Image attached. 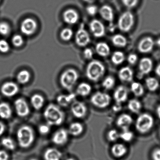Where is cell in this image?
I'll list each match as a JSON object with an SVG mask.
<instances>
[{
	"mask_svg": "<svg viewBox=\"0 0 160 160\" xmlns=\"http://www.w3.org/2000/svg\"><path fill=\"white\" fill-rule=\"evenodd\" d=\"M44 117L50 126H58L63 122L65 118L64 112L56 105L50 104L45 109Z\"/></svg>",
	"mask_w": 160,
	"mask_h": 160,
	"instance_id": "6da1fadb",
	"label": "cell"
},
{
	"mask_svg": "<svg viewBox=\"0 0 160 160\" xmlns=\"http://www.w3.org/2000/svg\"><path fill=\"white\" fill-rule=\"evenodd\" d=\"M17 138L19 147L28 148L33 144L35 139L34 131L29 125H23L18 130Z\"/></svg>",
	"mask_w": 160,
	"mask_h": 160,
	"instance_id": "7a4b0ae2",
	"label": "cell"
},
{
	"mask_svg": "<svg viewBox=\"0 0 160 160\" xmlns=\"http://www.w3.org/2000/svg\"><path fill=\"white\" fill-rule=\"evenodd\" d=\"M105 68L101 62L92 61L87 66L86 76L88 79L94 82L98 81L104 74Z\"/></svg>",
	"mask_w": 160,
	"mask_h": 160,
	"instance_id": "3957f363",
	"label": "cell"
},
{
	"mask_svg": "<svg viewBox=\"0 0 160 160\" xmlns=\"http://www.w3.org/2000/svg\"><path fill=\"white\" fill-rule=\"evenodd\" d=\"M154 124L153 117L148 113L139 115L135 122V128L140 133L144 134L150 131Z\"/></svg>",
	"mask_w": 160,
	"mask_h": 160,
	"instance_id": "277c9868",
	"label": "cell"
},
{
	"mask_svg": "<svg viewBox=\"0 0 160 160\" xmlns=\"http://www.w3.org/2000/svg\"><path fill=\"white\" fill-rule=\"evenodd\" d=\"M78 78V73L75 69H67L61 75L60 82L63 88L71 91L75 85Z\"/></svg>",
	"mask_w": 160,
	"mask_h": 160,
	"instance_id": "5b68a950",
	"label": "cell"
},
{
	"mask_svg": "<svg viewBox=\"0 0 160 160\" xmlns=\"http://www.w3.org/2000/svg\"><path fill=\"white\" fill-rule=\"evenodd\" d=\"M92 104L99 108H105L110 104L111 97L109 94L102 92H97L91 98Z\"/></svg>",
	"mask_w": 160,
	"mask_h": 160,
	"instance_id": "8992f818",
	"label": "cell"
},
{
	"mask_svg": "<svg viewBox=\"0 0 160 160\" xmlns=\"http://www.w3.org/2000/svg\"><path fill=\"white\" fill-rule=\"evenodd\" d=\"M134 23L133 15L129 11L123 12L118 20V27L120 30L128 32L132 28Z\"/></svg>",
	"mask_w": 160,
	"mask_h": 160,
	"instance_id": "52a82bcc",
	"label": "cell"
},
{
	"mask_svg": "<svg viewBox=\"0 0 160 160\" xmlns=\"http://www.w3.org/2000/svg\"><path fill=\"white\" fill-rule=\"evenodd\" d=\"M37 22L32 18H27L24 19L20 26V31L24 35L31 36L33 35L37 30Z\"/></svg>",
	"mask_w": 160,
	"mask_h": 160,
	"instance_id": "ba28073f",
	"label": "cell"
},
{
	"mask_svg": "<svg viewBox=\"0 0 160 160\" xmlns=\"http://www.w3.org/2000/svg\"><path fill=\"white\" fill-rule=\"evenodd\" d=\"M14 107L18 116L21 118L28 116L30 112L28 104L23 98L17 99L14 102Z\"/></svg>",
	"mask_w": 160,
	"mask_h": 160,
	"instance_id": "9c48e42d",
	"label": "cell"
},
{
	"mask_svg": "<svg viewBox=\"0 0 160 160\" xmlns=\"http://www.w3.org/2000/svg\"><path fill=\"white\" fill-rule=\"evenodd\" d=\"M90 41L89 34L84 28L81 26L76 33V43L78 46L84 47L89 43Z\"/></svg>",
	"mask_w": 160,
	"mask_h": 160,
	"instance_id": "30bf717a",
	"label": "cell"
},
{
	"mask_svg": "<svg viewBox=\"0 0 160 160\" xmlns=\"http://www.w3.org/2000/svg\"><path fill=\"white\" fill-rule=\"evenodd\" d=\"M71 109L73 115L78 118H84L88 111L85 104L78 101H74L72 103Z\"/></svg>",
	"mask_w": 160,
	"mask_h": 160,
	"instance_id": "8fae6325",
	"label": "cell"
},
{
	"mask_svg": "<svg viewBox=\"0 0 160 160\" xmlns=\"http://www.w3.org/2000/svg\"><path fill=\"white\" fill-rule=\"evenodd\" d=\"M90 29L96 38H101L105 34V28L103 23L98 19H93L89 24Z\"/></svg>",
	"mask_w": 160,
	"mask_h": 160,
	"instance_id": "7c38bea8",
	"label": "cell"
},
{
	"mask_svg": "<svg viewBox=\"0 0 160 160\" xmlns=\"http://www.w3.org/2000/svg\"><path fill=\"white\" fill-rule=\"evenodd\" d=\"M19 88L17 84L13 82H6L2 86L1 92L5 97H12L16 95Z\"/></svg>",
	"mask_w": 160,
	"mask_h": 160,
	"instance_id": "4fadbf2b",
	"label": "cell"
},
{
	"mask_svg": "<svg viewBox=\"0 0 160 160\" xmlns=\"http://www.w3.org/2000/svg\"><path fill=\"white\" fill-rule=\"evenodd\" d=\"M69 134L68 131L65 129H59L53 134L52 138V142L58 146H62L68 141Z\"/></svg>",
	"mask_w": 160,
	"mask_h": 160,
	"instance_id": "5bb4252c",
	"label": "cell"
},
{
	"mask_svg": "<svg viewBox=\"0 0 160 160\" xmlns=\"http://www.w3.org/2000/svg\"><path fill=\"white\" fill-rule=\"evenodd\" d=\"M154 45V41L151 37H145L138 43V49L140 53H149L153 49Z\"/></svg>",
	"mask_w": 160,
	"mask_h": 160,
	"instance_id": "9a60e30c",
	"label": "cell"
},
{
	"mask_svg": "<svg viewBox=\"0 0 160 160\" xmlns=\"http://www.w3.org/2000/svg\"><path fill=\"white\" fill-rule=\"evenodd\" d=\"M62 18L65 23L69 25H74L79 19V15L76 10L69 9L63 12Z\"/></svg>",
	"mask_w": 160,
	"mask_h": 160,
	"instance_id": "2e32d148",
	"label": "cell"
},
{
	"mask_svg": "<svg viewBox=\"0 0 160 160\" xmlns=\"http://www.w3.org/2000/svg\"><path fill=\"white\" fill-rule=\"evenodd\" d=\"M133 122V119L130 115L127 114L121 115L117 119L116 124L118 127L122 130H129V127Z\"/></svg>",
	"mask_w": 160,
	"mask_h": 160,
	"instance_id": "e0dca14e",
	"label": "cell"
},
{
	"mask_svg": "<svg viewBox=\"0 0 160 160\" xmlns=\"http://www.w3.org/2000/svg\"><path fill=\"white\" fill-rule=\"evenodd\" d=\"M116 102L121 104L124 102L128 98V91L127 89L122 86L118 87L113 94Z\"/></svg>",
	"mask_w": 160,
	"mask_h": 160,
	"instance_id": "ac0fdd59",
	"label": "cell"
},
{
	"mask_svg": "<svg viewBox=\"0 0 160 160\" xmlns=\"http://www.w3.org/2000/svg\"><path fill=\"white\" fill-rule=\"evenodd\" d=\"M153 66L152 61L150 58H144L139 62V70L143 74H148L151 72Z\"/></svg>",
	"mask_w": 160,
	"mask_h": 160,
	"instance_id": "d6986e66",
	"label": "cell"
},
{
	"mask_svg": "<svg viewBox=\"0 0 160 160\" xmlns=\"http://www.w3.org/2000/svg\"><path fill=\"white\" fill-rule=\"evenodd\" d=\"M62 156L60 151L55 148H49L45 151L43 158L44 160H60Z\"/></svg>",
	"mask_w": 160,
	"mask_h": 160,
	"instance_id": "ffe728a7",
	"label": "cell"
},
{
	"mask_svg": "<svg viewBox=\"0 0 160 160\" xmlns=\"http://www.w3.org/2000/svg\"><path fill=\"white\" fill-rule=\"evenodd\" d=\"M111 152L112 155L116 158H121L127 153V148L124 144L117 143L111 147Z\"/></svg>",
	"mask_w": 160,
	"mask_h": 160,
	"instance_id": "44dd1931",
	"label": "cell"
},
{
	"mask_svg": "<svg viewBox=\"0 0 160 160\" xmlns=\"http://www.w3.org/2000/svg\"><path fill=\"white\" fill-rule=\"evenodd\" d=\"M75 98L76 94L75 93L61 94L57 97V102L60 106L66 107L72 103Z\"/></svg>",
	"mask_w": 160,
	"mask_h": 160,
	"instance_id": "7402d4cb",
	"label": "cell"
},
{
	"mask_svg": "<svg viewBox=\"0 0 160 160\" xmlns=\"http://www.w3.org/2000/svg\"><path fill=\"white\" fill-rule=\"evenodd\" d=\"M100 15L103 19L108 22H112L114 19L113 9L109 5H103L99 10Z\"/></svg>",
	"mask_w": 160,
	"mask_h": 160,
	"instance_id": "603a6c76",
	"label": "cell"
},
{
	"mask_svg": "<svg viewBox=\"0 0 160 160\" xmlns=\"http://www.w3.org/2000/svg\"><path fill=\"white\" fill-rule=\"evenodd\" d=\"M119 78L123 82H130L133 78V72L129 67H124L120 70L118 72Z\"/></svg>",
	"mask_w": 160,
	"mask_h": 160,
	"instance_id": "cb8c5ba5",
	"label": "cell"
},
{
	"mask_svg": "<svg viewBox=\"0 0 160 160\" xmlns=\"http://www.w3.org/2000/svg\"><path fill=\"white\" fill-rule=\"evenodd\" d=\"M12 111L8 103H0V118L3 119H9L12 117Z\"/></svg>",
	"mask_w": 160,
	"mask_h": 160,
	"instance_id": "d4e9b609",
	"label": "cell"
},
{
	"mask_svg": "<svg viewBox=\"0 0 160 160\" xmlns=\"http://www.w3.org/2000/svg\"><path fill=\"white\" fill-rule=\"evenodd\" d=\"M95 50L99 56L107 57L110 53V48L108 44L103 42L98 43L95 47Z\"/></svg>",
	"mask_w": 160,
	"mask_h": 160,
	"instance_id": "484cf974",
	"label": "cell"
},
{
	"mask_svg": "<svg viewBox=\"0 0 160 160\" xmlns=\"http://www.w3.org/2000/svg\"><path fill=\"white\" fill-rule=\"evenodd\" d=\"M83 131L84 127L83 125L79 122H74L71 123L68 130L69 134L75 137L81 135Z\"/></svg>",
	"mask_w": 160,
	"mask_h": 160,
	"instance_id": "4316f807",
	"label": "cell"
},
{
	"mask_svg": "<svg viewBox=\"0 0 160 160\" xmlns=\"http://www.w3.org/2000/svg\"><path fill=\"white\" fill-rule=\"evenodd\" d=\"M32 105L35 110H39L43 106L44 103V98L42 95L39 94H34L31 98Z\"/></svg>",
	"mask_w": 160,
	"mask_h": 160,
	"instance_id": "83f0119b",
	"label": "cell"
},
{
	"mask_svg": "<svg viewBox=\"0 0 160 160\" xmlns=\"http://www.w3.org/2000/svg\"><path fill=\"white\" fill-rule=\"evenodd\" d=\"M92 87L90 84L83 82L79 84L76 90V92L78 95L82 97L88 96L91 92Z\"/></svg>",
	"mask_w": 160,
	"mask_h": 160,
	"instance_id": "f1b7e54d",
	"label": "cell"
},
{
	"mask_svg": "<svg viewBox=\"0 0 160 160\" xmlns=\"http://www.w3.org/2000/svg\"><path fill=\"white\" fill-rule=\"evenodd\" d=\"M111 42L115 46L119 48L124 47L127 43V39L120 34L114 35L111 38Z\"/></svg>",
	"mask_w": 160,
	"mask_h": 160,
	"instance_id": "f546056e",
	"label": "cell"
},
{
	"mask_svg": "<svg viewBox=\"0 0 160 160\" xmlns=\"http://www.w3.org/2000/svg\"><path fill=\"white\" fill-rule=\"evenodd\" d=\"M30 78L31 74L28 70H22L18 72L17 76V79L18 83L23 85L27 84Z\"/></svg>",
	"mask_w": 160,
	"mask_h": 160,
	"instance_id": "4dcf8cb0",
	"label": "cell"
},
{
	"mask_svg": "<svg viewBox=\"0 0 160 160\" xmlns=\"http://www.w3.org/2000/svg\"><path fill=\"white\" fill-rule=\"evenodd\" d=\"M128 108L132 113L137 114L142 108L141 103L136 99H132L128 102Z\"/></svg>",
	"mask_w": 160,
	"mask_h": 160,
	"instance_id": "1f68e13d",
	"label": "cell"
},
{
	"mask_svg": "<svg viewBox=\"0 0 160 160\" xmlns=\"http://www.w3.org/2000/svg\"><path fill=\"white\" fill-rule=\"evenodd\" d=\"M131 89L133 94L136 97L142 96L144 93V88L139 82H133L131 85Z\"/></svg>",
	"mask_w": 160,
	"mask_h": 160,
	"instance_id": "d6a6232c",
	"label": "cell"
},
{
	"mask_svg": "<svg viewBox=\"0 0 160 160\" xmlns=\"http://www.w3.org/2000/svg\"><path fill=\"white\" fill-rule=\"evenodd\" d=\"M146 85L150 91L154 92L159 88V82L155 78L149 77L146 79Z\"/></svg>",
	"mask_w": 160,
	"mask_h": 160,
	"instance_id": "836d02e7",
	"label": "cell"
},
{
	"mask_svg": "<svg viewBox=\"0 0 160 160\" xmlns=\"http://www.w3.org/2000/svg\"><path fill=\"white\" fill-rule=\"evenodd\" d=\"M125 56L121 51H116L113 53L111 57L112 62L115 65H120L124 62Z\"/></svg>",
	"mask_w": 160,
	"mask_h": 160,
	"instance_id": "e575fe53",
	"label": "cell"
},
{
	"mask_svg": "<svg viewBox=\"0 0 160 160\" xmlns=\"http://www.w3.org/2000/svg\"><path fill=\"white\" fill-rule=\"evenodd\" d=\"M1 144L3 147L9 150H14L16 148L15 143L12 138L5 137L1 140Z\"/></svg>",
	"mask_w": 160,
	"mask_h": 160,
	"instance_id": "d590c367",
	"label": "cell"
},
{
	"mask_svg": "<svg viewBox=\"0 0 160 160\" xmlns=\"http://www.w3.org/2000/svg\"><path fill=\"white\" fill-rule=\"evenodd\" d=\"M73 32L69 28H65L60 32V37L62 41L68 42L72 38Z\"/></svg>",
	"mask_w": 160,
	"mask_h": 160,
	"instance_id": "8d00e7d4",
	"label": "cell"
},
{
	"mask_svg": "<svg viewBox=\"0 0 160 160\" xmlns=\"http://www.w3.org/2000/svg\"><path fill=\"white\" fill-rule=\"evenodd\" d=\"M115 82V78L113 77L108 76L103 81L102 85L106 89L110 90L114 87Z\"/></svg>",
	"mask_w": 160,
	"mask_h": 160,
	"instance_id": "74e56055",
	"label": "cell"
},
{
	"mask_svg": "<svg viewBox=\"0 0 160 160\" xmlns=\"http://www.w3.org/2000/svg\"><path fill=\"white\" fill-rule=\"evenodd\" d=\"M134 138L133 133L129 130H124L120 134V138L126 142H130Z\"/></svg>",
	"mask_w": 160,
	"mask_h": 160,
	"instance_id": "f35d334b",
	"label": "cell"
},
{
	"mask_svg": "<svg viewBox=\"0 0 160 160\" xmlns=\"http://www.w3.org/2000/svg\"><path fill=\"white\" fill-rule=\"evenodd\" d=\"M12 42L14 46L16 48H19L22 46L24 44V39L21 35L15 34L12 38Z\"/></svg>",
	"mask_w": 160,
	"mask_h": 160,
	"instance_id": "ab89813d",
	"label": "cell"
},
{
	"mask_svg": "<svg viewBox=\"0 0 160 160\" xmlns=\"http://www.w3.org/2000/svg\"><path fill=\"white\" fill-rule=\"evenodd\" d=\"M11 28L9 24L5 22H0V34L3 36L9 35Z\"/></svg>",
	"mask_w": 160,
	"mask_h": 160,
	"instance_id": "60d3db41",
	"label": "cell"
},
{
	"mask_svg": "<svg viewBox=\"0 0 160 160\" xmlns=\"http://www.w3.org/2000/svg\"><path fill=\"white\" fill-rule=\"evenodd\" d=\"M120 138V134L115 129L109 130L107 133V139L110 142H115Z\"/></svg>",
	"mask_w": 160,
	"mask_h": 160,
	"instance_id": "b9f144b4",
	"label": "cell"
},
{
	"mask_svg": "<svg viewBox=\"0 0 160 160\" xmlns=\"http://www.w3.org/2000/svg\"><path fill=\"white\" fill-rule=\"evenodd\" d=\"M10 50L9 43L4 40H0V52L3 54L8 53Z\"/></svg>",
	"mask_w": 160,
	"mask_h": 160,
	"instance_id": "7bdbcfd3",
	"label": "cell"
},
{
	"mask_svg": "<svg viewBox=\"0 0 160 160\" xmlns=\"http://www.w3.org/2000/svg\"><path fill=\"white\" fill-rule=\"evenodd\" d=\"M121 1L125 7L132 9L137 5L138 0H121Z\"/></svg>",
	"mask_w": 160,
	"mask_h": 160,
	"instance_id": "ee69618b",
	"label": "cell"
},
{
	"mask_svg": "<svg viewBox=\"0 0 160 160\" xmlns=\"http://www.w3.org/2000/svg\"><path fill=\"white\" fill-rule=\"evenodd\" d=\"M50 125L48 124H42L39 127V132L42 135H47L49 132L50 131Z\"/></svg>",
	"mask_w": 160,
	"mask_h": 160,
	"instance_id": "f6af8a7d",
	"label": "cell"
},
{
	"mask_svg": "<svg viewBox=\"0 0 160 160\" xmlns=\"http://www.w3.org/2000/svg\"><path fill=\"white\" fill-rule=\"evenodd\" d=\"M86 11L89 15L93 16L97 13L98 8L95 5H91L87 7Z\"/></svg>",
	"mask_w": 160,
	"mask_h": 160,
	"instance_id": "bcb514c9",
	"label": "cell"
},
{
	"mask_svg": "<svg viewBox=\"0 0 160 160\" xmlns=\"http://www.w3.org/2000/svg\"><path fill=\"white\" fill-rule=\"evenodd\" d=\"M93 53L92 50L89 48H87L84 50L83 56L87 60L91 59L93 57Z\"/></svg>",
	"mask_w": 160,
	"mask_h": 160,
	"instance_id": "7dc6e473",
	"label": "cell"
},
{
	"mask_svg": "<svg viewBox=\"0 0 160 160\" xmlns=\"http://www.w3.org/2000/svg\"><path fill=\"white\" fill-rule=\"evenodd\" d=\"M138 56L135 54H131L128 56L127 60L130 64L133 65L135 64L138 60Z\"/></svg>",
	"mask_w": 160,
	"mask_h": 160,
	"instance_id": "c3c4849f",
	"label": "cell"
},
{
	"mask_svg": "<svg viewBox=\"0 0 160 160\" xmlns=\"http://www.w3.org/2000/svg\"><path fill=\"white\" fill-rule=\"evenodd\" d=\"M152 160H160V148L155 149L152 153Z\"/></svg>",
	"mask_w": 160,
	"mask_h": 160,
	"instance_id": "681fc988",
	"label": "cell"
},
{
	"mask_svg": "<svg viewBox=\"0 0 160 160\" xmlns=\"http://www.w3.org/2000/svg\"><path fill=\"white\" fill-rule=\"evenodd\" d=\"M9 155L7 152L0 150V160H9Z\"/></svg>",
	"mask_w": 160,
	"mask_h": 160,
	"instance_id": "f907efd6",
	"label": "cell"
},
{
	"mask_svg": "<svg viewBox=\"0 0 160 160\" xmlns=\"http://www.w3.org/2000/svg\"><path fill=\"white\" fill-rule=\"evenodd\" d=\"M122 108V107L121 104L118 103H117L112 107V109L113 111L116 112H119L121 110Z\"/></svg>",
	"mask_w": 160,
	"mask_h": 160,
	"instance_id": "816d5d0a",
	"label": "cell"
},
{
	"mask_svg": "<svg viewBox=\"0 0 160 160\" xmlns=\"http://www.w3.org/2000/svg\"><path fill=\"white\" fill-rule=\"evenodd\" d=\"M5 125L3 122L0 121V136L3 134L5 131Z\"/></svg>",
	"mask_w": 160,
	"mask_h": 160,
	"instance_id": "f5cc1de1",
	"label": "cell"
},
{
	"mask_svg": "<svg viewBox=\"0 0 160 160\" xmlns=\"http://www.w3.org/2000/svg\"><path fill=\"white\" fill-rule=\"evenodd\" d=\"M155 72L156 74H157V75L160 78V64L157 65L156 69H155Z\"/></svg>",
	"mask_w": 160,
	"mask_h": 160,
	"instance_id": "db71d44e",
	"label": "cell"
},
{
	"mask_svg": "<svg viewBox=\"0 0 160 160\" xmlns=\"http://www.w3.org/2000/svg\"><path fill=\"white\" fill-rule=\"evenodd\" d=\"M156 113H157V116H158V118L160 119V104L157 108Z\"/></svg>",
	"mask_w": 160,
	"mask_h": 160,
	"instance_id": "11a10c76",
	"label": "cell"
},
{
	"mask_svg": "<svg viewBox=\"0 0 160 160\" xmlns=\"http://www.w3.org/2000/svg\"><path fill=\"white\" fill-rule=\"evenodd\" d=\"M83 1L85 2L91 4V3H93L95 0H83Z\"/></svg>",
	"mask_w": 160,
	"mask_h": 160,
	"instance_id": "9f6ffc18",
	"label": "cell"
},
{
	"mask_svg": "<svg viewBox=\"0 0 160 160\" xmlns=\"http://www.w3.org/2000/svg\"><path fill=\"white\" fill-rule=\"evenodd\" d=\"M156 44L158 47H160V38L157 39V41H156Z\"/></svg>",
	"mask_w": 160,
	"mask_h": 160,
	"instance_id": "6f0895ef",
	"label": "cell"
},
{
	"mask_svg": "<svg viewBox=\"0 0 160 160\" xmlns=\"http://www.w3.org/2000/svg\"><path fill=\"white\" fill-rule=\"evenodd\" d=\"M65 160H75V159H74L73 158H69Z\"/></svg>",
	"mask_w": 160,
	"mask_h": 160,
	"instance_id": "680465c9",
	"label": "cell"
},
{
	"mask_svg": "<svg viewBox=\"0 0 160 160\" xmlns=\"http://www.w3.org/2000/svg\"><path fill=\"white\" fill-rule=\"evenodd\" d=\"M30 160H38L37 159H35V158H32V159H30Z\"/></svg>",
	"mask_w": 160,
	"mask_h": 160,
	"instance_id": "91938a15",
	"label": "cell"
},
{
	"mask_svg": "<svg viewBox=\"0 0 160 160\" xmlns=\"http://www.w3.org/2000/svg\"><path fill=\"white\" fill-rule=\"evenodd\" d=\"M159 134H160V131H159Z\"/></svg>",
	"mask_w": 160,
	"mask_h": 160,
	"instance_id": "94428289",
	"label": "cell"
},
{
	"mask_svg": "<svg viewBox=\"0 0 160 160\" xmlns=\"http://www.w3.org/2000/svg\"><path fill=\"white\" fill-rule=\"evenodd\" d=\"M0 1H1V0H0Z\"/></svg>",
	"mask_w": 160,
	"mask_h": 160,
	"instance_id": "6125c7cd",
	"label": "cell"
}]
</instances>
